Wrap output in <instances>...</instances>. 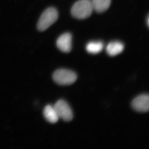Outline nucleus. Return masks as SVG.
Segmentation results:
<instances>
[{
	"label": "nucleus",
	"instance_id": "1",
	"mask_svg": "<svg viewBox=\"0 0 149 149\" xmlns=\"http://www.w3.org/2000/svg\"><path fill=\"white\" fill-rule=\"evenodd\" d=\"M93 10L91 0H79L72 6L71 13L75 18L84 19L91 16Z\"/></svg>",
	"mask_w": 149,
	"mask_h": 149
},
{
	"label": "nucleus",
	"instance_id": "8",
	"mask_svg": "<svg viewBox=\"0 0 149 149\" xmlns=\"http://www.w3.org/2000/svg\"><path fill=\"white\" fill-rule=\"evenodd\" d=\"M44 115L46 120L52 123H56L59 118L54 108L50 105H48L45 108Z\"/></svg>",
	"mask_w": 149,
	"mask_h": 149
},
{
	"label": "nucleus",
	"instance_id": "10",
	"mask_svg": "<svg viewBox=\"0 0 149 149\" xmlns=\"http://www.w3.org/2000/svg\"><path fill=\"white\" fill-rule=\"evenodd\" d=\"M104 46L103 43L101 41H93L87 44L86 49L89 53L97 54L102 50Z\"/></svg>",
	"mask_w": 149,
	"mask_h": 149
},
{
	"label": "nucleus",
	"instance_id": "3",
	"mask_svg": "<svg viewBox=\"0 0 149 149\" xmlns=\"http://www.w3.org/2000/svg\"><path fill=\"white\" fill-rule=\"evenodd\" d=\"M53 78L59 85H71L77 80V76L75 72L68 70L61 69L56 70L53 74Z\"/></svg>",
	"mask_w": 149,
	"mask_h": 149
},
{
	"label": "nucleus",
	"instance_id": "4",
	"mask_svg": "<svg viewBox=\"0 0 149 149\" xmlns=\"http://www.w3.org/2000/svg\"><path fill=\"white\" fill-rule=\"evenodd\" d=\"M54 107L59 118L67 122L72 120V111L66 102L63 100H59Z\"/></svg>",
	"mask_w": 149,
	"mask_h": 149
},
{
	"label": "nucleus",
	"instance_id": "6",
	"mask_svg": "<svg viewBox=\"0 0 149 149\" xmlns=\"http://www.w3.org/2000/svg\"><path fill=\"white\" fill-rule=\"evenodd\" d=\"M72 35L70 33H64L61 35L57 40V47L63 52H69L72 49Z\"/></svg>",
	"mask_w": 149,
	"mask_h": 149
},
{
	"label": "nucleus",
	"instance_id": "7",
	"mask_svg": "<svg viewBox=\"0 0 149 149\" xmlns=\"http://www.w3.org/2000/svg\"><path fill=\"white\" fill-rule=\"evenodd\" d=\"M124 45L122 43L118 41H114L107 45L106 51L109 56H113L121 53L124 49Z\"/></svg>",
	"mask_w": 149,
	"mask_h": 149
},
{
	"label": "nucleus",
	"instance_id": "2",
	"mask_svg": "<svg viewBox=\"0 0 149 149\" xmlns=\"http://www.w3.org/2000/svg\"><path fill=\"white\" fill-rule=\"evenodd\" d=\"M58 11L54 8H49L42 14L37 23V29L43 32L53 24L58 18Z\"/></svg>",
	"mask_w": 149,
	"mask_h": 149
},
{
	"label": "nucleus",
	"instance_id": "5",
	"mask_svg": "<svg viewBox=\"0 0 149 149\" xmlns=\"http://www.w3.org/2000/svg\"><path fill=\"white\" fill-rule=\"evenodd\" d=\"M132 107L136 111L146 112L149 109V97L148 95H141L133 100Z\"/></svg>",
	"mask_w": 149,
	"mask_h": 149
},
{
	"label": "nucleus",
	"instance_id": "9",
	"mask_svg": "<svg viewBox=\"0 0 149 149\" xmlns=\"http://www.w3.org/2000/svg\"><path fill=\"white\" fill-rule=\"evenodd\" d=\"M93 10L98 13L104 12L109 8L111 0H92Z\"/></svg>",
	"mask_w": 149,
	"mask_h": 149
},
{
	"label": "nucleus",
	"instance_id": "11",
	"mask_svg": "<svg viewBox=\"0 0 149 149\" xmlns=\"http://www.w3.org/2000/svg\"><path fill=\"white\" fill-rule=\"evenodd\" d=\"M149 17H148V19H147V21H148V22H147V24H148V25H149Z\"/></svg>",
	"mask_w": 149,
	"mask_h": 149
}]
</instances>
